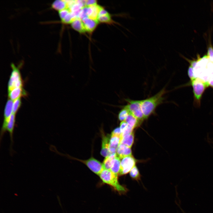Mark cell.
<instances>
[{"label": "cell", "instance_id": "27", "mask_svg": "<svg viewBox=\"0 0 213 213\" xmlns=\"http://www.w3.org/2000/svg\"><path fill=\"white\" fill-rule=\"evenodd\" d=\"M188 74L191 80V81L196 78L194 75V68L190 65L188 68Z\"/></svg>", "mask_w": 213, "mask_h": 213}, {"label": "cell", "instance_id": "13", "mask_svg": "<svg viewBox=\"0 0 213 213\" xmlns=\"http://www.w3.org/2000/svg\"><path fill=\"white\" fill-rule=\"evenodd\" d=\"M116 153L120 159L125 156L132 155L131 148L121 144L119 145Z\"/></svg>", "mask_w": 213, "mask_h": 213}, {"label": "cell", "instance_id": "10", "mask_svg": "<svg viewBox=\"0 0 213 213\" xmlns=\"http://www.w3.org/2000/svg\"><path fill=\"white\" fill-rule=\"evenodd\" d=\"M121 136L112 134L110 139L109 151L110 155L116 154L117 148L120 143Z\"/></svg>", "mask_w": 213, "mask_h": 213}, {"label": "cell", "instance_id": "4", "mask_svg": "<svg viewBox=\"0 0 213 213\" xmlns=\"http://www.w3.org/2000/svg\"><path fill=\"white\" fill-rule=\"evenodd\" d=\"M125 100L127 104L125 106L129 110L130 114L136 117L141 123L144 120L141 106V100H133L127 99Z\"/></svg>", "mask_w": 213, "mask_h": 213}, {"label": "cell", "instance_id": "19", "mask_svg": "<svg viewBox=\"0 0 213 213\" xmlns=\"http://www.w3.org/2000/svg\"><path fill=\"white\" fill-rule=\"evenodd\" d=\"M121 159L116 156L113 159L110 170L114 173L119 175L120 166Z\"/></svg>", "mask_w": 213, "mask_h": 213}, {"label": "cell", "instance_id": "2", "mask_svg": "<svg viewBox=\"0 0 213 213\" xmlns=\"http://www.w3.org/2000/svg\"><path fill=\"white\" fill-rule=\"evenodd\" d=\"M99 175L103 183L111 186L120 194H124L127 192L128 188L119 183L118 175L110 170L104 169Z\"/></svg>", "mask_w": 213, "mask_h": 213}, {"label": "cell", "instance_id": "12", "mask_svg": "<svg viewBox=\"0 0 213 213\" xmlns=\"http://www.w3.org/2000/svg\"><path fill=\"white\" fill-rule=\"evenodd\" d=\"M26 95V92L22 87L15 88L8 91L9 99L13 101Z\"/></svg>", "mask_w": 213, "mask_h": 213}, {"label": "cell", "instance_id": "17", "mask_svg": "<svg viewBox=\"0 0 213 213\" xmlns=\"http://www.w3.org/2000/svg\"><path fill=\"white\" fill-rule=\"evenodd\" d=\"M71 24L72 28L79 33H83L86 31L82 20L79 18L76 19Z\"/></svg>", "mask_w": 213, "mask_h": 213}, {"label": "cell", "instance_id": "23", "mask_svg": "<svg viewBox=\"0 0 213 213\" xmlns=\"http://www.w3.org/2000/svg\"><path fill=\"white\" fill-rule=\"evenodd\" d=\"M130 114L128 109L125 106L119 112L118 118L119 120L121 122L125 121Z\"/></svg>", "mask_w": 213, "mask_h": 213}, {"label": "cell", "instance_id": "8", "mask_svg": "<svg viewBox=\"0 0 213 213\" xmlns=\"http://www.w3.org/2000/svg\"><path fill=\"white\" fill-rule=\"evenodd\" d=\"M85 165L93 172L99 175L104 169L102 164L93 157L86 160H79Z\"/></svg>", "mask_w": 213, "mask_h": 213}, {"label": "cell", "instance_id": "24", "mask_svg": "<svg viewBox=\"0 0 213 213\" xmlns=\"http://www.w3.org/2000/svg\"><path fill=\"white\" fill-rule=\"evenodd\" d=\"M130 177L133 179L137 181L140 180V175L137 167L135 166L130 172Z\"/></svg>", "mask_w": 213, "mask_h": 213}, {"label": "cell", "instance_id": "3", "mask_svg": "<svg viewBox=\"0 0 213 213\" xmlns=\"http://www.w3.org/2000/svg\"><path fill=\"white\" fill-rule=\"evenodd\" d=\"M191 81L193 89L194 104L195 106L199 107L200 105L203 94L209 85L208 83L198 78H196Z\"/></svg>", "mask_w": 213, "mask_h": 213}, {"label": "cell", "instance_id": "16", "mask_svg": "<svg viewBox=\"0 0 213 213\" xmlns=\"http://www.w3.org/2000/svg\"><path fill=\"white\" fill-rule=\"evenodd\" d=\"M13 101L9 99L6 103L4 112V119L3 123H6L13 114Z\"/></svg>", "mask_w": 213, "mask_h": 213}, {"label": "cell", "instance_id": "18", "mask_svg": "<svg viewBox=\"0 0 213 213\" xmlns=\"http://www.w3.org/2000/svg\"><path fill=\"white\" fill-rule=\"evenodd\" d=\"M134 132L124 135L121 137L120 144H122L130 148L132 147L134 142Z\"/></svg>", "mask_w": 213, "mask_h": 213}, {"label": "cell", "instance_id": "28", "mask_svg": "<svg viewBox=\"0 0 213 213\" xmlns=\"http://www.w3.org/2000/svg\"><path fill=\"white\" fill-rule=\"evenodd\" d=\"M207 54L211 60L213 62V47L211 45L208 48Z\"/></svg>", "mask_w": 213, "mask_h": 213}, {"label": "cell", "instance_id": "7", "mask_svg": "<svg viewBox=\"0 0 213 213\" xmlns=\"http://www.w3.org/2000/svg\"><path fill=\"white\" fill-rule=\"evenodd\" d=\"M119 175H123L130 172L135 166L136 160L133 156L130 155L122 159Z\"/></svg>", "mask_w": 213, "mask_h": 213}, {"label": "cell", "instance_id": "9", "mask_svg": "<svg viewBox=\"0 0 213 213\" xmlns=\"http://www.w3.org/2000/svg\"><path fill=\"white\" fill-rule=\"evenodd\" d=\"M102 133V145L100 153L103 156L106 157L110 155L109 151L110 136Z\"/></svg>", "mask_w": 213, "mask_h": 213}, {"label": "cell", "instance_id": "6", "mask_svg": "<svg viewBox=\"0 0 213 213\" xmlns=\"http://www.w3.org/2000/svg\"><path fill=\"white\" fill-rule=\"evenodd\" d=\"M15 122V114H12L7 122L3 123L0 131V143L6 131L9 134L11 141L10 150H12V146L13 143V135Z\"/></svg>", "mask_w": 213, "mask_h": 213}, {"label": "cell", "instance_id": "1", "mask_svg": "<svg viewBox=\"0 0 213 213\" xmlns=\"http://www.w3.org/2000/svg\"><path fill=\"white\" fill-rule=\"evenodd\" d=\"M166 92L164 87L153 96L141 100V108L145 119L153 114L156 107L163 103Z\"/></svg>", "mask_w": 213, "mask_h": 213}, {"label": "cell", "instance_id": "29", "mask_svg": "<svg viewBox=\"0 0 213 213\" xmlns=\"http://www.w3.org/2000/svg\"><path fill=\"white\" fill-rule=\"evenodd\" d=\"M128 126V124L125 121H122L121 122L120 128L122 133L127 128Z\"/></svg>", "mask_w": 213, "mask_h": 213}, {"label": "cell", "instance_id": "30", "mask_svg": "<svg viewBox=\"0 0 213 213\" xmlns=\"http://www.w3.org/2000/svg\"><path fill=\"white\" fill-rule=\"evenodd\" d=\"M84 1L85 6H89L97 4V1L96 0H85Z\"/></svg>", "mask_w": 213, "mask_h": 213}, {"label": "cell", "instance_id": "26", "mask_svg": "<svg viewBox=\"0 0 213 213\" xmlns=\"http://www.w3.org/2000/svg\"><path fill=\"white\" fill-rule=\"evenodd\" d=\"M70 12V10L67 8L65 9L59 11V16L62 20L65 16Z\"/></svg>", "mask_w": 213, "mask_h": 213}, {"label": "cell", "instance_id": "15", "mask_svg": "<svg viewBox=\"0 0 213 213\" xmlns=\"http://www.w3.org/2000/svg\"><path fill=\"white\" fill-rule=\"evenodd\" d=\"M98 21L101 22L108 24L111 23L113 22L110 14L103 7L99 12Z\"/></svg>", "mask_w": 213, "mask_h": 213}, {"label": "cell", "instance_id": "21", "mask_svg": "<svg viewBox=\"0 0 213 213\" xmlns=\"http://www.w3.org/2000/svg\"><path fill=\"white\" fill-rule=\"evenodd\" d=\"M52 7L59 11L67 8L66 0H56L51 4Z\"/></svg>", "mask_w": 213, "mask_h": 213}, {"label": "cell", "instance_id": "22", "mask_svg": "<svg viewBox=\"0 0 213 213\" xmlns=\"http://www.w3.org/2000/svg\"><path fill=\"white\" fill-rule=\"evenodd\" d=\"M116 156V153L111 154L110 156L105 157L102 164L104 169L110 170L112 161Z\"/></svg>", "mask_w": 213, "mask_h": 213}, {"label": "cell", "instance_id": "14", "mask_svg": "<svg viewBox=\"0 0 213 213\" xmlns=\"http://www.w3.org/2000/svg\"><path fill=\"white\" fill-rule=\"evenodd\" d=\"M85 30L89 33L92 32L96 28L98 22L89 18L85 17L82 19Z\"/></svg>", "mask_w": 213, "mask_h": 213}, {"label": "cell", "instance_id": "31", "mask_svg": "<svg viewBox=\"0 0 213 213\" xmlns=\"http://www.w3.org/2000/svg\"><path fill=\"white\" fill-rule=\"evenodd\" d=\"M112 134L118 135L121 136L122 133L119 128H117L115 129L112 132Z\"/></svg>", "mask_w": 213, "mask_h": 213}, {"label": "cell", "instance_id": "25", "mask_svg": "<svg viewBox=\"0 0 213 213\" xmlns=\"http://www.w3.org/2000/svg\"><path fill=\"white\" fill-rule=\"evenodd\" d=\"M21 104V98L14 101L13 106V114H16Z\"/></svg>", "mask_w": 213, "mask_h": 213}, {"label": "cell", "instance_id": "20", "mask_svg": "<svg viewBox=\"0 0 213 213\" xmlns=\"http://www.w3.org/2000/svg\"><path fill=\"white\" fill-rule=\"evenodd\" d=\"M125 121L128 125L133 129L139 126L141 123L136 117L130 114Z\"/></svg>", "mask_w": 213, "mask_h": 213}, {"label": "cell", "instance_id": "32", "mask_svg": "<svg viewBox=\"0 0 213 213\" xmlns=\"http://www.w3.org/2000/svg\"><path fill=\"white\" fill-rule=\"evenodd\" d=\"M208 83L209 86H210L213 89V73L210 76L208 81Z\"/></svg>", "mask_w": 213, "mask_h": 213}, {"label": "cell", "instance_id": "5", "mask_svg": "<svg viewBox=\"0 0 213 213\" xmlns=\"http://www.w3.org/2000/svg\"><path fill=\"white\" fill-rule=\"evenodd\" d=\"M12 71L8 83V91L18 87H22L23 83L19 69L13 63L11 64Z\"/></svg>", "mask_w": 213, "mask_h": 213}, {"label": "cell", "instance_id": "11", "mask_svg": "<svg viewBox=\"0 0 213 213\" xmlns=\"http://www.w3.org/2000/svg\"><path fill=\"white\" fill-rule=\"evenodd\" d=\"M86 7L87 17L89 18L98 21L99 12L102 7L97 4Z\"/></svg>", "mask_w": 213, "mask_h": 213}]
</instances>
